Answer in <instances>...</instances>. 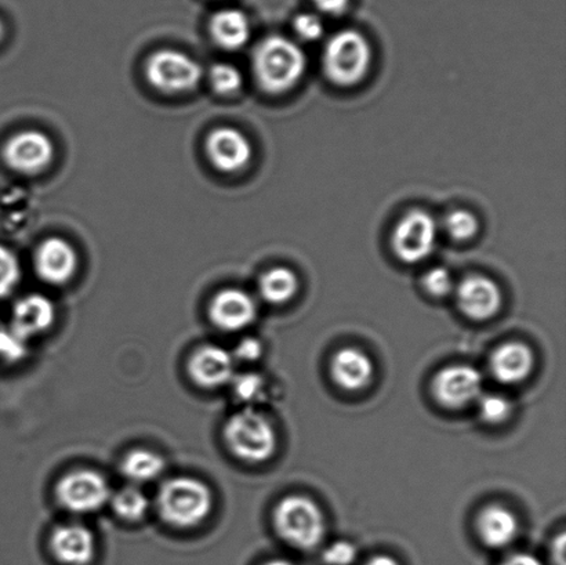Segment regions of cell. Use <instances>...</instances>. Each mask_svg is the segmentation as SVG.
<instances>
[{
	"instance_id": "obj_19",
	"label": "cell",
	"mask_w": 566,
	"mask_h": 565,
	"mask_svg": "<svg viewBox=\"0 0 566 565\" xmlns=\"http://www.w3.org/2000/svg\"><path fill=\"white\" fill-rule=\"evenodd\" d=\"M331 374L340 389L358 391L370 385L371 379H374L375 367L371 359L364 352L347 347L338 350L333 357Z\"/></svg>"
},
{
	"instance_id": "obj_31",
	"label": "cell",
	"mask_w": 566,
	"mask_h": 565,
	"mask_svg": "<svg viewBox=\"0 0 566 565\" xmlns=\"http://www.w3.org/2000/svg\"><path fill=\"white\" fill-rule=\"evenodd\" d=\"M357 558V547L348 541H337L326 547L322 561L326 565H352Z\"/></svg>"
},
{
	"instance_id": "obj_3",
	"label": "cell",
	"mask_w": 566,
	"mask_h": 565,
	"mask_svg": "<svg viewBox=\"0 0 566 565\" xmlns=\"http://www.w3.org/2000/svg\"><path fill=\"white\" fill-rule=\"evenodd\" d=\"M224 440L238 459L253 464L268 462L279 446L273 425L253 408L242 409L227 420Z\"/></svg>"
},
{
	"instance_id": "obj_14",
	"label": "cell",
	"mask_w": 566,
	"mask_h": 565,
	"mask_svg": "<svg viewBox=\"0 0 566 565\" xmlns=\"http://www.w3.org/2000/svg\"><path fill=\"white\" fill-rule=\"evenodd\" d=\"M258 315L256 303L249 293L237 287H227L213 297L209 317L223 332H240L253 324Z\"/></svg>"
},
{
	"instance_id": "obj_10",
	"label": "cell",
	"mask_w": 566,
	"mask_h": 565,
	"mask_svg": "<svg viewBox=\"0 0 566 565\" xmlns=\"http://www.w3.org/2000/svg\"><path fill=\"white\" fill-rule=\"evenodd\" d=\"M484 379L479 369L470 365H451L440 370L432 380V395L438 404L449 409H460L479 400Z\"/></svg>"
},
{
	"instance_id": "obj_18",
	"label": "cell",
	"mask_w": 566,
	"mask_h": 565,
	"mask_svg": "<svg viewBox=\"0 0 566 565\" xmlns=\"http://www.w3.org/2000/svg\"><path fill=\"white\" fill-rule=\"evenodd\" d=\"M534 363V353L528 346L521 342H507L493 352L491 373L503 385H517L528 378Z\"/></svg>"
},
{
	"instance_id": "obj_22",
	"label": "cell",
	"mask_w": 566,
	"mask_h": 565,
	"mask_svg": "<svg viewBox=\"0 0 566 565\" xmlns=\"http://www.w3.org/2000/svg\"><path fill=\"white\" fill-rule=\"evenodd\" d=\"M165 468L163 457L143 448L130 451L120 462V473L133 484L151 483L163 475Z\"/></svg>"
},
{
	"instance_id": "obj_35",
	"label": "cell",
	"mask_w": 566,
	"mask_h": 565,
	"mask_svg": "<svg viewBox=\"0 0 566 565\" xmlns=\"http://www.w3.org/2000/svg\"><path fill=\"white\" fill-rule=\"evenodd\" d=\"M502 565H543L541 561H537L535 556L526 555V553H518V555H514L509 557L506 562L502 563Z\"/></svg>"
},
{
	"instance_id": "obj_37",
	"label": "cell",
	"mask_w": 566,
	"mask_h": 565,
	"mask_svg": "<svg viewBox=\"0 0 566 565\" xmlns=\"http://www.w3.org/2000/svg\"><path fill=\"white\" fill-rule=\"evenodd\" d=\"M365 565H399V564L396 561H394L392 557L381 555V556L371 557L370 561L368 563H366Z\"/></svg>"
},
{
	"instance_id": "obj_2",
	"label": "cell",
	"mask_w": 566,
	"mask_h": 565,
	"mask_svg": "<svg viewBox=\"0 0 566 565\" xmlns=\"http://www.w3.org/2000/svg\"><path fill=\"white\" fill-rule=\"evenodd\" d=\"M157 509L159 516L171 527H197L212 513L213 494L197 479H170L158 491Z\"/></svg>"
},
{
	"instance_id": "obj_27",
	"label": "cell",
	"mask_w": 566,
	"mask_h": 565,
	"mask_svg": "<svg viewBox=\"0 0 566 565\" xmlns=\"http://www.w3.org/2000/svg\"><path fill=\"white\" fill-rule=\"evenodd\" d=\"M210 83L220 96H232L242 87L243 77L240 70L232 64L219 63L210 70Z\"/></svg>"
},
{
	"instance_id": "obj_12",
	"label": "cell",
	"mask_w": 566,
	"mask_h": 565,
	"mask_svg": "<svg viewBox=\"0 0 566 565\" xmlns=\"http://www.w3.org/2000/svg\"><path fill=\"white\" fill-rule=\"evenodd\" d=\"M80 265L75 248L63 238L50 237L38 247L35 270L43 282L61 286L74 279Z\"/></svg>"
},
{
	"instance_id": "obj_33",
	"label": "cell",
	"mask_w": 566,
	"mask_h": 565,
	"mask_svg": "<svg viewBox=\"0 0 566 565\" xmlns=\"http://www.w3.org/2000/svg\"><path fill=\"white\" fill-rule=\"evenodd\" d=\"M262 354V343L254 339V337H247L237 346L234 357L241 359V362L253 363L258 362Z\"/></svg>"
},
{
	"instance_id": "obj_25",
	"label": "cell",
	"mask_w": 566,
	"mask_h": 565,
	"mask_svg": "<svg viewBox=\"0 0 566 565\" xmlns=\"http://www.w3.org/2000/svg\"><path fill=\"white\" fill-rule=\"evenodd\" d=\"M479 229V219L470 210L457 209L447 216L446 230L454 241H470L471 238L476 236Z\"/></svg>"
},
{
	"instance_id": "obj_20",
	"label": "cell",
	"mask_w": 566,
	"mask_h": 565,
	"mask_svg": "<svg viewBox=\"0 0 566 565\" xmlns=\"http://www.w3.org/2000/svg\"><path fill=\"white\" fill-rule=\"evenodd\" d=\"M517 517L509 509L491 505L480 513L476 531L482 542L492 550L506 547L518 534Z\"/></svg>"
},
{
	"instance_id": "obj_29",
	"label": "cell",
	"mask_w": 566,
	"mask_h": 565,
	"mask_svg": "<svg viewBox=\"0 0 566 565\" xmlns=\"http://www.w3.org/2000/svg\"><path fill=\"white\" fill-rule=\"evenodd\" d=\"M512 415V404L506 397L488 395L480 397V417L488 425H501L506 422Z\"/></svg>"
},
{
	"instance_id": "obj_5",
	"label": "cell",
	"mask_w": 566,
	"mask_h": 565,
	"mask_svg": "<svg viewBox=\"0 0 566 565\" xmlns=\"http://www.w3.org/2000/svg\"><path fill=\"white\" fill-rule=\"evenodd\" d=\"M370 60V44L363 33L344 30L326 43L322 63L327 80L338 86H353L364 80Z\"/></svg>"
},
{
	"instance_id": "obj_9",
	"label": "cell",
	"mask_w": 566,
	"mask_h": 565,
	"mask_svg": "<svg viewBox=\"0 0 566 565\" xmlns=\"http://www.w3.org/2000/svg\"><path fill=\"white\" fill-rule=\"evenodd\" d=\"M52 138L41 130H22L4 143L2 158L11 170L21 175H38L53 163Z\"/></svg>"
},
{
	"instance_id": "obj_32",
	"label": "cell",
	"mask_w": 566,
	"mask_h": 565,
	"mask_svg": "<svg viewBox=\"0 0 566 565\" xmlns=\"http://www.w3.org/2000/svg\"><path fill=\"white\" fill-rule=\"evenodd\" d=\"M294 31L303 41L313 42L322 36L324 33V25H322L318 17L314 14H300L293 22Z\"/></svg>"
},
{
	"instance_id": "obj_6",
	"label": "cell",
	"mask_w": 566,
	"mask_h": 565,
	"mask_svg": "<svg viewBox=\"0 0 566 565\" xmlns=\"http://www.w3.org/2000/svg\"><path fill=\"white\" fill-rule=\"evenodd\" d=\"M202 76V66L177 50H158L147 60V81L159 92L177 94L193 91Z\"/></svg>"
},
{
	"instance_id": "obj_13",
	"label": "cell",
	"mask_w": 566,
	"mask_h": 565,
	"mask_svg": "<svg viewBox=\"0 0 566 565\" xmlns=\"http://www.w3.org/2000/svg\"><path fill=\"white\" fill-rule=\"evenodd\" d=\"M188 375L202 389H219L234 379V356L220 346L199 347L188 362Z\"/></svg>"
},
{
	"instance_id": "obj_26",
	"label": "cell",
	"mask_w": 566,
	"mask_h": 565,
	"mask_svg": "<svg viewBox=\"0 0 566 565\" xmlns=\"http://www.w3.org/2000/svg\"><path fill=\"white\" fill-rule=\"evenodd\" d=\"M21 264L13 251L0 243V299L11 295L21 281Z\"/></svg>"
},
{
	"instance_id": "obj_28",
	"label": "cell",
	"mask_w": 566,
	"mask_h": 565,
	"mask_svg": "<svg viewBox=\"0 0 566 565\" xmlns=\"http://www.w3.org/2000/svg\"><path fill=\"white\" fill-rule=\"evenodd\" d=\"M232 391L241 402L254 404L264 400L265 380L262 375L248 373L234 376Z\"/></svg>"
},
{
	"instance_id": "obj_8",
	"label": "cell",
	"mask_w": 566,
	"mask_h": 565,
	"mask_svg": "<svg viewBox=\"0 0 566 565\" xmlns=\"http://www.w3.org/2000/svg\"><path fill=\"white\" fill-rule=\"evenodd\" d=\"M437 241V224L424 210L405 213L394 227L391 248L403 263L415 264L430 257Z\"/></svg>"
},
{
	"instance_id": "obj_17",
	"label": "cell",
	"mask_w": 566,
	"mask_h": 565,
	"mask_svg": "<svg viewBox=\"0 0 566 565\" xmlns=\"http://www.w3.org/2000/svg\"><path fill=\"white\" fill-rule=\"evenodd\" d=\"M55 321V307L48 296L31 293L14 304L11 313V329L24 341L39 336L52 328Z\"/></svg>"
},
{
	"instance_id": "obj_1",
	"label": "cell",
	"mask_w": 566,
	"mask_h": 565,
	"mask_svg": "<svg viewBox=\"0 0 566 565\" xmlns=\"http://www.w3.org/2000/svg\"><path fill=\"white\" fill-rule=\"evenodd\" d=\"M307 60L298 44L283 36L264 39L254 50L253 72L265 92L289 91L302 80Z\"/></svg>"
},
{
	"instance_id": "obj_36",
	"label": "cell",
	"mask_w": 566,
	"mask_h": 565,
	"mask_svg": "<svg viewBox=\"0 0 566 565\" xmlns=\"http://www.w3.org/2000/svg\"><path fill=\"white\" fill-rule=\"evenodd\" d=\"M554 557L558 565H565V535L563 534L554 544Z\"/></svg>"
},
{
	"instance_id": "obj_38",
	"label": "cell",
	"mask_w": 566,
	"mask_h": 565,
	"mask_svg": "<svg viewBox=\"0 0 566 565\" xmlns=\"http://www.w3.org/2000/svg\"><path fill=\"white\" fill-rule=\"evenodd\" d=\"M264 565H293L291 562L286 561H271L269 563H265Z\"/></svg>"
},
{
	"instance_id": "obj_15",
	"label": "cell",
	"mask_w": 566,
	"mask_h": 565,
	"mask_svg": "<svg viewBox=\"0 0 566 565\" xmlns=\"http://www.w3.org/2000/svg\"><path fill=\"white\" fill-rule=\"evenodd\" d=\"M460 312L473 321L495 317L502 306V293L495 281L484 275H470L458 286Z\"/></svg>"
},
{
	"instance_id": "obj_24",
	"label": "cell",
	"mask_w": 566,
	"mask_h": 565,
	"mask_svg": "<svg viewBox=\"0 0 566 565\" xmlns=\"http://www.w3.org/2000/svg\"><path fill=\"white\" fill-rule=\"evenodd\" d=\"M113 509L125 522H140L146 517L149 509V501L146 494L136 485L125 486L111 496Z\"/></svg>"
},
{
	"instance_id": "obj_16",
	"label": "cell",
	"mask_w": 566,
	"mask_h": 565,
	"mask_svg": "<svg viewBox=\"0 0 566 565\" xmlns=\"http://www.w3.org/2000/svg\"><path fill=\"white\" fill-rule=\"evenodd\" d=\"M50 551L63 565H88L96 556V538L85 525H60L50 535Z\"/></svg>"
},
{
	"instance_id": "obj_4",
	"label": "cell",
	"mask_w": 566,
	"mask_h": 565,
	"mask_svg": "<svg viewBox=\"0 0 566 565\" xmlns=\"http://www.w3.org/2000/svg\"><path fill=\"white\" fill-rule=\"evenodd\" d=\"M274 527L286 544L302 551L315 550L325 536V519L314 501L286 496L274 511Z\"/></svg>"
},
{
	"instance_id": "obj_7",
	"label": "cell",
	"mask_w": 566,
	"mask_h": 565,
	"mask_svg": "<svg viewBox=\"0 0 566 565\" xmlns=\"http://www.w3.org/2000/svg\"><path fill=\"white\" fill-rule=\"evenodd\" d=\"M55 500L66 512L87 514L99 511L111 500V489L103 474L74 470L59 480Z\"/></svg>"
},
{
	"instance_id": "obj_23",
	"label": "cell",
	"mask_w": 566,
	"mask_h": 565,
	"mask_svg": "<svg viewBox=\"0 0 566 565\" xmlns=\"http://www.w3.org/2000/svg\"><path fill=\"white\" fill-rule=\"evenodd\" d=\"M259 291L263 301L275 304H285L292 301L298 291V280L292 270L274 268L262 275L259 281Z\"/></svg>"
},
{
	"instance_id": "obj_34",
	"label": "cell",
	"mask_w": 566,
	"mask_h": 565,
	"mask_svg": "<svg viewBox=\"0 0 566 565\" xmlns=\"http://www.w3.org/2000/svg\"><path fill=\"white\" fill-rule=\"evenodd\" d=\"M313 3L326 14H340L347 9L349 0H313Z\"/></svg>"
},
{
	"instance_id": "obj_21",
	"label": "cell",
	"mask_w": 566,
	"mask_h": 565,
	"mask_svg": "<svg viewBox=\"0 0 566 565\" xmlns=\"http://www.w3.org/2000/svg\"><path fill=\"white\" fill-rule=\"evenodd\" d=\"M210 35L220 48L238 50L245 46L251 38V24L243 11L223 9L210 20Z\"/></svg>"
},
{
	"instance_id": "obj_40",
	"label": "cell",
	"mask_w": 566,
	"mask_h": 565,
	"mask_svg": "<svg viewBox=\"0 0 566 565\" xmlns=\"http://www.w3.org/2000/svg\"><path fill=\"white\" fill-rule=\"evenodd\" d=\"M4 325H6V324H4V323H2V320H0V329H2Z\"/></svg>"
},
{
	"instance_id": "obj_11",
	"label": "cell",
	"mask_w": 566,
	"mask_h": 565,
	"mask_svg": "<svg viewBox=\"0 0 566 565\" xmlns=\"http://www.w3.org/2000/svg\"><path fill=\"white\" fill-rule=\"evenodd\" d=\"M205 149L214 168L224 174H235L247 168L253 157V147L248 137L229 126L210 132Z\"/></svg>"
},
{
	"instance_id": "obj_39",
	"label": "cell",
	"mask_w": 566,
	"mask_h": 565,
	"mask_svg": "<svg viewBox=\"0 0 566 565\" xmlns=\"http://www.w3.org/2000/svg\"><path fill=\"white\" fill-rule=\"evenodd\" d=\"M3 36H4V25H3L2 20H0V41H2Z\"/></svg>"
},
{
	"instance_id": "obj_30",
	"label": "cell",
	"mask_w": 566,
	"mask_h": 565,
	"mask_svg": "<svg viewBox=\"0 0 566 565\" xmlns=\"http://www.w3.org/2000/svg\"><path fill=\"white\" fill-rule=\"evenodd\" d=\"M424 291L434 297H443L449 295L453 290V279L449 270L443 268H434L423 275L421 280Z\"/></svg>"
}]
</instances>
